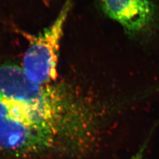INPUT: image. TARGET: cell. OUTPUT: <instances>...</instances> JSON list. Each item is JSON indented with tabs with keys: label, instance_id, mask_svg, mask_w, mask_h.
Instances as JSON below:
<instances>
[{
	"label": "cell",
	"instance_id": "cell-1",
	"mask_svg": "<svg viewBox=\"0 0 159 159\" xmlns=\"http://www.w3.org/2000/svg\"><path fill=\"white\" fill-rule=\"evenodd\" d=\"M74 107L0 96V149L25 154L56 148L79 129Z\"/></svg>",
	"mask_w": 159,
	"mask_h": 159
},
{
	"label": "cell",
	"instance_id": "cell-2",
	"mask_svg": "<svg viewBox=\"0 0 159 159\" xmlns=\"http://www.w3.org/2000/svg\"><path fill=\"white\" fill-rule=\"evenodd\" d=\"M74 0H66L55 21L43 33L31 39L23 58L22 68L27 77L39 84L56 79L60 43L65 23Z\"/></svg>",
	"mask_w": 159,
	"mask_h": 159
},
{
	"label": "cell",
	"instance_id": "cell-3",
	"mask_svg": "<svg viewBox=\"0 0 159 159\" xmlns=\"http://www.w3.org/2000/svg\"><path fill=\"white\" fill-rule=\"evenodd\" d=\"M98 1L104 13L131 37L145 33L155 22L157 9L151 0Z\"/></svg>",
	"mask_w": 159,
	"mask_h": 159
},
{
	"label": "cell",
	"instance_id": "cell-4",
	"mask_svg": "<svg viewBox=\"0 0 159 159\" xmlns=\"http://www.w3.org/2000/svg\"><path fill=\"white\" fill-rule=\"evenodd\" d=\"M153 130V129L150 131V133L148 134L147 139L144 141V142L142 144V146H140V148H139V149L137 151L136 153L134 154L129 159H144V154H145V152H146V150L147 147H148V144L149 143V141L150 140L151 136L152 135Z\"/></svg>",
	"mask_w": 159,
	"mask_h": 159
}]
</instances>
